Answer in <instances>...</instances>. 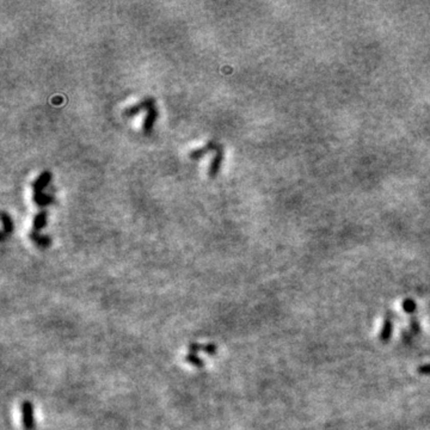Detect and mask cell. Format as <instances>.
Returning <instances> with one entry per match:
<instances>
[{
  "mask_svg": "<svg viewBox=\"0 0 430 430\" xmlns=\"http://www.w3.org/2000/svg\"><path fill=\"white\" fill-rule=\"evenodd\" d=\"M154 103H155L154 98L148 97L146 99H144V101L139 102V103H137V104H134V105L129 106V108H127L123 111V114L127 117L135 116V115H138V114L140 112V111H142V110H145V109L150 110L151 108H154Z\"/></svg>",
  "mask_w": 430,
  "mask_h": 430,
  "instance_id": "1",
  "label": "cell"
},
{
  "mask_svg": "<svg viewBox=\"0 0 430 430\" xmlns=\"http://www.w3.org/2000/svg\"><path fill=\"white\" fill-rule=\"evenodd\" d=\"M22 416H23V425L26 430H34L35 421H34V406L30 401H24L22 404Z\"/></svg>",
  "mask_w": 430,
  "mask_h": 430,
  "instance_id": "2",
  "label": "cell"
},
{
  "mask_svg": "<svg viewBox=\"0 0 430 430\" xmlns=\"http://www.w3.org/2000/svg\"><path fill=\"white\" fill-rule=\"evenodd\" d=\"M393 319L391 315L387 314L385 317V321L382 323V326H381V330H380V335H379V340L381 341V342H389L391 340V337H392V333H393Z\"/></svg>",
  "mask_w": 430,
  "mask_h": 430,
  "instance_id": "3",
  "label": "cell"
},
{
  "mask_svg": "<svg viewBox=\"0 0 430 430\" xmlns=\"http://www.w3.org/2000/svg\"><path fill=\"white\" fill-rule=\"evenodd\" d=\"M188 350H189L190 354H197L198 351H206L208 355H212L214 356L218 353V347L213 343L208 344H198V343H190L188 346Z\"/></svg>",
  "mask_w": 430,
  "mask_h": 430,
  "instance_id": "4",
  "label": "cell"
},
{
  "mask_svg": "<svg viewBox=\"0 0 430 430\" xmlns=\"http://www.w3.org/2000/svg\"><path fill=\"white\" fill-rule=\"evenodd\" d=\"M222 157H223L222 148L219 146L218 150H216L215 157L213 158V161H212L211 165H209V169H208V176L211 177V178H215V177L218 176V173L220 171V168H221Z\"/></svg>",
  "mask_w": 430,
  "mask_h": 430,
  "instance_id": "5",
  "label": "cell"
},
{
  "mask_svg": "<svg viewBox=\"0 0 430 430\" xmlns=\"http://www.w3.org/2000/svg\"><path fill=\"white\" fill-rule=\"evenodd\" d=\"M51 179H52V173L51 172H49V171L42 172L41 175L38 176L37 178L33 182L34 194L42 193V190H43L44 188L48 186L49 182H51Z\"/></svg>",
  "mask_w": 430,
  "mask_h": 430,
  "instance_id": "6",
  "label": "cell"
},
{
  "mask_svg": "<svg viewBox=\"0 0 430 430\" xmlns=\"http://www.w3.org/2000/svg\"><path fill=\"white\" fill-rule=\"evenodd\" d=\"M158 119V111L155 108H151L148 110L146 117L144 120V124H142V130H144L145 134H150L152 128H153V124Z\"/></svg>",
  "mask_w": 430,
  "mask_h": 430,
  "instance_id": "7",
  "label": "cell"
},
{
  "mask_svg": "<svg viewBox=\"0 0 430 430\" xmlns=\"http://www.w3.org/2000/svg\"><path fill=\"white\" fill-rule=\"evenodd\" d=\"M219 148V145H216L215 142H208L207 145L201 148H197V150H194L193 152H190L189 153V157L191 159H200L201 157H203L205 154H207L208 152H211L213 150H218Z\"/></svg>",
  "mask_w": 430,
  "mask_h": 430,
  "instance_id": "8",
  "label": "cell"
},
{
  "mask_svg": "<svg viewBox=\"0 0 430 430\" xmlns=\"http://www.w3.org/2000/svg\"><path fill=\"white\" fill-rule=\"evenodd\" d=\"M46 223H47V212L42 211L38 213L34 219V222H33L34 232H36V233L40 232V231L46 226Z\"/></svg>",
  "mask_w": 430,
  "mask_h": 430,
  "instance_id": "9",
  "label": "cell"
},
{
  "mask_svg": "<svg viewBox=\"0 0 430 430\" xmlns=\"http://www.w3.org/2000/svg\"><path fill=\"white\" fill-rule=\"evenodd\" d=\"M30 238L35 244L38 245V246L44 247V246H48V245L51 244V239H49L48 237H42L38 233L34 232V231L30 233Z\"/></svg>",
  "mask_w": 430,
  "mask_h": 430,
  "instance_id": "10",
  "label": "cell"
},
{
  "mask_svg": "<svg viewBox=\"0 0 430 430\" xmlns=\"http://www.w3.org/2000/svg\"><path fill=\"white\" fill-rule=\"evenodd\" d=\"M186 361L188 362V364L193 365V366H195V367H197V368H201V367H203V366H205V361L202 360L201 357H198L196 354L188 353V355L186 356Z\"/></svg>",
  "mask_w": 430,
  "mask_h": 430,
  "instance_id": "11",
  "label": "cell"
},
{
  "mask_svg": "<svg viewBox=\"0 0 430 430\" xmlns=\"http://www.w3.org/2000/svg\"><path fill=\"white\" fill-rule=\"evenodd\" d=\"M401 306H403V310L405 313H408L410 315L414 314L416 310H417V305H416L415 300H412V299H405Z\"/></svg>",
  "mask_w": 430,
  "mask_h": 430,
  "instance_id": "12",
  "label": "cell"
},
{
  "mask_svg": "<svg viewBox=\"0 0 430 430\" xmlns=\"http://www.w3.org/2000/svg\"><path fill=\"white\" fill-rule=\"evenodd\" d=\"M34 201H35V203L38 206H46L48 203H52L53 198L47 196V195H44L43 193H38V194H34Z\"/></svg>",
  "mask_w": 430,
  "mask_h": 430,
  "instance_id": "13",
  "label": "cell"
},
{
  "mask_svg": "<svg viewBox=\"0 0 430 430\" xmlns=\"http://www.w3.org/2000/svg\"><path fill=\"white\" fill-rule=\"evenodd\" d=\"M2 218H3V222H4V232H3L2 237L4 238L5 233H11L12 232V229H13V225H12V221H11V218L6 214L5 212H3L2 214Z\"/></svg>",
  "mask_w": 430,
  "mask_h": 430,
  "instance_id": "14",
  "label": "cell"
},
{
  "mask_svg": "<svg viewBox=\"0 0 430 430\" xmlns=\"http://www.w3.org/2000/svg\"><path fill=\"white\" fill-rule=\"evenodd\" d=\"M417 372L423 375H430V364L422 365L417 368Z\"/></svg>",
  "mask_w": 430,
  "mask_h": 430,
  "instance_id": "15",
  "label": "cell"
},
{
  "mask_svg": "<svg viewBox=\"0 0 430 430\" xmlns=\"http://www.w3.org/2000/svg\"><path fill=\"white\" fill-rule=\"evenodd\" d=\"M410 324H411V330H412V331H414V332H416V333H417V332H419V330H421V328H419V324H418V322H417V321H416V319H412V321H411V323H410Z\"/></svg>",
  "mask_w": 430,
  "mask_h": 430,
  "instance_id": "16",
  "label": "cell"
}]
</instances>
